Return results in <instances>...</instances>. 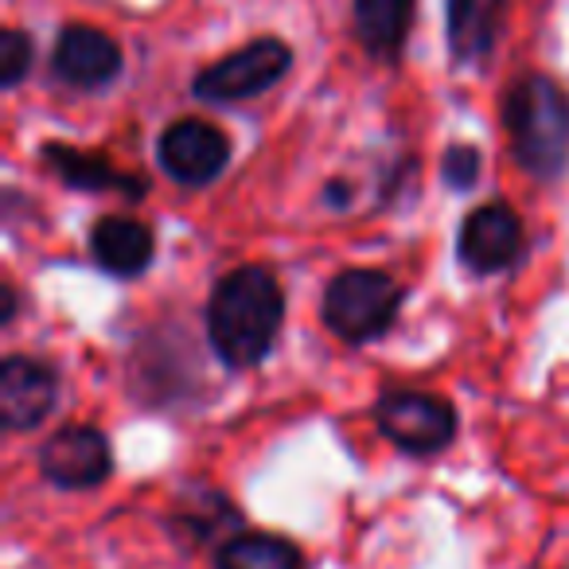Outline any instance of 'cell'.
Returning a JSON list of instances; mask_svg holds the SVG:
<instances>
[{
	"label": "cell",
	"instance_id": "7c38bea8",
	"mask_svg": "<svg viewBox=\"0 0 569 569\" xmlns=\"http://www.w3.org/2000/svg\"><path fill=\"white\" fill-rule=\"evenodd\" d=\"M43 164L74 191H118V196H129V199H141L144 191H149L141 176L121 172V168L110 164V157L74 149V144L48 141L43 144Z\"/></svg>",
	"mask_w": 569,
	"mask_h": 569
},
{
	"label": "cell",
	"instance_id": "9c48e42d",
	"mask_svg": "<svg viewBox=\"0 0 569 569\" xmlns=\"http://www.w3.org/2000/svg\"><path fill=\"white\" fill-rule=\"evenodd\" d=\"M121 56L118 40L102 28L90 24H67L56 36V48H51V74H56L63 87L74 90H106L110 82L121 79Z\"/></svg>",
	"mask_w": 569,
	"mask_h": 569
},
{
	"label": "cell",
	"instance_id": "e0dca14e",
	"mask_svg": "<svg viewBox=\"0 0 569 569\" xmlns=\"http://www.w3.org/2000/svg\"><path fill=\"white\" fill-rule=\"evenodd\" d=\"M32 36L24 28H4V36H0V87L17 90L28 79V71H32Z\"/></svg>",
	"mask_w": 569,
	"mask_h": 569
},
{
	"label": "cell",
	"instance_id": "7a4b0ae2",
	"mask_svg": "<svg viewBox=\"0 0 569 569\" xmlns=\"http://www.w3.org/2000/svg\"><path fill=\"white\" fill-rule=\"evenodd\" d=\"M503 133L530 180L553 183L569 168V94L550 74H522L503 94Z\"/></svg>",
	"mask_w": 569,
	"mask_h": 569
},
{
	"label": "cell",
	"instance_id": "4fadbf2b",
	"mask_svg": "<svg viewBox=\"0 0 569 569\" xmlns=\"http://www.w3.org/2000/svg\"><path fill=\"white\" fill-rule=\"evenodd\" d=\"M507 0H449V51L457 63H483L503 32Z\"/></svg>",
	"mask_w": 569,
	"mask_h": 569
},
{
	"label": "cell",
	"instance_id": "3957f363",
	"mask_svg": "<svg viewBox=\"0 0 569 569\" xmlns=\"http://www.w3.org/2000/svg\"><path fill=\"white\" fill-rule=\"evenodd\" d=\"M328 332L348 348L375 343L398 325L402 317V284L382 269H340L325 289Z\"/></svg>",
	"mask_w": 569,
	"mask_h": 569
},
{
	"label": "cell",
	"instance_id": "8992f818",
	"mask_svg": "<svg viewBox=\"0 0 569 569\" xmlns=\"http://www.w3.org/2000/svg\"><path fill=\"white\" fill-rule=\"evenodd\" d=\"M40 476L59 491H94L113 476V445L98 426H63L36 452Z\"/></svg>",
	"mask_w": 569,
	"mask_h": 569
},
{
	"label": "cell",
	"instance_id": "9a60e30c",
	"mask_svg": "<svg viewBox=\"0 0 569 569\" xmlns=\"http://www.w3.org/2000/svg\"><path fill=\"white\" fill-rule=\"evenodd\" d=\"M214 569H305L297 542L269 530H238L214 550Z\"/></svg>",
	"mask_w": 569,
	"mask_h": 569
},
{
	"label": "cell",
	"instance_id": "52a82bcc",
	"mask_svg": "<svg viewBox=\"0 0 569 569\" xmlns=\"http://www.w3.org/2000/svg\"><path fill=\"white\" fill-rule=\"evenodd\" d=\"M457 253L480 277L507 273L511 266H519V258L527 253V230H522L519 211L503 199H491V203L468 211L457 234Z\"/></svg>",
	"mask_w": 569,
	"mask_h": 569
},
{
	"label": "cell",
	"instance_id": "5b68a950",
	"mask_svg": "<svg viewBox=\"0 0 569 569\" xmlns=\"http://www.w3.org/2000/svg\"><path fill=\"white\" fill-rule=\"evenodd\" d=\"M289 67H293V48L284 40H273V36H261V40L222 56L219 63L203 67L191 82V94L222 106L250 102V98L273 90L289 74Z\"/></svg>",
	"mask_w": 569,
	"mask_h": 569
},
{
	"label": "cell",
	"instance_id": "6da1fadb",
	"mask_svg": "<svg viewBox=\"0 0 569 569\" xmlns=\"http://www.w3.org/2000/svg\"><path fill=\"white\" fill-rule=\"evenodd\" d=\"M284 325V289L266 266H238L207 297V340L230 371L266 363Z\"/></svg>",
	"mask_w": 569,
	"mask_h": 569
},
{
	"label": "cell",
	"instance_id": "d6986e66",
	"mask_svg": "<svg viewBox=\"0 0 569 569\" xmlns=\"http://www.w3.org/2000/svg\"><path fill=\"white\" fill-rule=\"evenodd\" d=\"M0 293H4V312H0V320H4V325H9V320L17 317V309H20V297H17V289H12L9 281L0 284Z\"/></svg>",
	"mask_w": 569,
	"mask_h": 569
},
{
	"label": "cell",
	"instance_id": "8fae6325",
	"mask_svg": "<svg viewBox=\"0 0 569 569\" xmlns=\"http://www.w3.org/2000/svg\"><path fill=\"white\" fill-rule=\"evenodd\" d=\"M90 253H94L98 269L110 277H141L157 258V238L152 227L133 214H106L90 230Z\"/></svg>",
	"mask_w": 569,
	"mask_h": 569
},
{
	"label": "cell",
	"instance_id": "ac0fdd59",
	"mask_svg": "<svg viewBox=\"0 0 569 569\" xmlns=\"http://www.w3.org/2000/svg\"><path fill=\"white\" fill-rule=\"evenodd\" d=\"M480 168H483L480 149H472V144H449V152H445V160H441V176L452 191L476 188Z\"/></svg>",
	"mask_w": 569,
	"mask_h": 569
},
{
	"label": "cell",
	"instance_id": "2e32d148",
	"mask_svg": "<svg viewBox=\"0 0 569 569\" xmlns=\"http://www.w3.org/2000/svg\"><path fill=\"white\" fill-rule=\"evenodd\" d=\"M176 519L188 527V538H214V535H222L227 527H242V515H238V507L230 503L222 491H211V499H207V507H196V503H188L183 507Z\"/></svg>",
	"mask_w": 569,
	"mask_h": 569
},
{
	"label": "cell",
	"instance_id": "ba28073f",
	"mask_svg": "<svg viewBox=\"0 0 569 569\" xmlns=\"http://www.w3.org/2000/svg\"><path fill=\"white\" fill-rule=\"evenodd\" d=\"M157 160L180 188H207L230 164V137L203 118H180L160 133Z\"/></svg>",
	"mask_w": 569,
	"mask_h": 569
},
{
	"label": "cell",
	"instance_id": "277c9868",
	"mask_svg": "<svg viewBox=\"0 0 569 569\" xmlns=\"http://www.w3.org/2000/svg\"><path fill=\"white\" fill-rule=\"evenodd\" d=\"M375 426L406 457H437L457 441V406L441 395L410 387H390L375 398Z\"/></svg>",
	"mask_w": 569,
	"mask_h": 569
},
{
	"label": "cell",
	"instance_id": "30bf717a",
	"mask_svg": "<svg viewBox=\"0 0 569 569\" xmlns=\"http://www.w3.org/2000/svg\"><path fill=\"white\" fill-rule=\"evenodd\" d=\"M59 402V375L32 356H9L0 363V426L9 433H32Z\"/></svg>",
	"mask_w": 569,
	"mask_h": 569
},
{
	"label": "cell",
	"instance_id": "5bb4252c",
	"mask_svg": "<svg viewBox=\"0 0 569 569\" xmlns=\"http://www.w3.org/2000/svg\"><path fill=\"white\" fill-rule=\"evenodd\" d=\"M351 17H356V36L367 56L395 63L410 36L413 0H351Z\"/></svg>",
	"mask_w": 569,
	"mask_h": 569
}]
</instances>
